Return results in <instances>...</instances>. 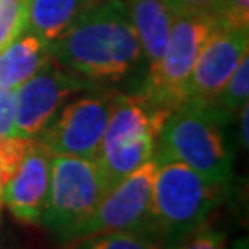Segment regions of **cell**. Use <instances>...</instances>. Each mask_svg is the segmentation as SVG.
Listing matches in <instances>:
<instances>
[{
	"instance_id": "1",
	"label": "cell",
	"mask_w": 249,
	"mask_h": 249,
	"mask_svg": "<svg viewBox=\"0 0 249 249\" xmlns=\"http://www.w3.org/2000/svg\"><path fill=\"white\" fill-rule=\"evenodd\" d=\"M141 53L125 0H100L52 41L53 59L89 81H118Z\"/></svg>"
},
{
	"instance_id": "2",
	"label": "cell",
	"mask_w": 249,
	"mask_h": 249,
	"mask_svg": "<svg viewBox=\"0 0 249 249\" xmlns=\"http://www.w3.org/2000/svg\"><path fill=\"white\" fill-rule=\"evenodd\" d=\"M225 187L214 185L178 160H157L151 192L148 238L159 249H174L222 203Z\"/></svg>"
},
{
	"instance_id": "3",
	"label": "cell",
	"mask_w": 249,
	"mask_h": 249,
	"mask_svg": "<svg viewBox=\"0 0 249 249\" xmlns=\"http://www.w3.org/2000/svg\"><path fill=\"white\" fill-rule=\"evenodd\" d=\"M225 118L227 115L218 107L185 102L164 120L155 139L153 159L183 162L207 181L227 187L234 155L220 127Z\"/></svg>"
},
{
	"instance_id": "4",
	"label": "cell",
	"mask_w": 249,
	"mask_h": 249,
	"mask_svg": "<svg viewBox=\"0 0 249 249\" xmlns=\"http://www.w3.org/2000/svg\"><path fill=\"white\" fill-rule=\"evenodd\" d=\"M220 26L214 17L176 15L168 45L157 63L150 65L137 98L151 113L170 115L188 98V83L207 39Z\"/></svg>"
},
{
	"instance_id": "5",
	"label": "cell",
	"mask_w": 249,
	"mask_h": 249,
	"mask_svg": "<svg viewBox=\"0 0 249 249\" xmlns=\"http://www.w3.org/2000/svg\"><path fill=\"white\" fill-rule=\"evenodd\" d=\"M168 116L151 113L137 96L115 94L96 164L106 194L153 159L155 139Z\"/></svg>"
},
{
	"instance_id": "6",
	"label": "cell",
	"mask_w": 249,
	"mask_h": 249,
	"mask_svg": "<svg viewBox=\"0 0 249 249\" xmlns=\"http://www.w3.org/2000/svg\"><path fill=\"white\" fill-rule=\"evenodd\" d=\"M155 174L157 160L150 159L111 188L85 218L72 223L55 238L65 244L85 234L104 231H135L148 236Z\"/></svg>"
},
{
	"instance_id": "7",
	"label": "cell",
	"mask_w": 249,
	"mask_h": 249,
	"mask_svg": "<svg viewBox=\"0 0 249 249\" xmlns=\"http://www.w3.org/2000/svg\"><path fill=\"white\" fill-rule=\"evenodd\" d=\"M106 196L96 160L52 155L50 185L41 223L55 236L80 222Z\"/></svg>"
},
{
	"instance_id": "8",
	"label": "cell",
	"mask_w": 249,
	"mask_h": 249,
	"mask_svg": "<svg viewBox=\"0 0 249 249\" xmlns=\"http://www.w3.org/2000/svg\"><path fill=\"white\" fill-rule=\"evenodd\" d=\"M113 100V92H102L67 104L57 109L43 131L37 135V142L43 144L52 155L96 160Z\"/></svg>"
},
{
	"instance_id": "9",
	"label": "cell",
	"mask_w": 249,
	"mask_h": 249,
	"mask_svg": "<svg viewBox=\"0 0 249 249\" xmlns=\"http://www.w3.org/2000/svg\"><path fill=\"white\" fill-rule=\"evenodd\" d=\"M92 81L50 59L41 71L15 89V131L20 139H36L65 100L90 89Z\"/></svg>"
},
{
	"instance_id": "10",
	"label": "cell",
	"mask_w": 249,
	"mask_h": 249,
	"mask_svg": "<svg viewBox=\"0 0 249 249\" xmlns=\"http://www.w3.org/2000/svg\"><path fill=\"white\" fill-rule=\"evenodd\" d=\"M248 28L218 26L203 45L188 83L187 102L213 106L231 74L248 55Z\"/></svg>"
},
{
	"instance_id": "11",
	"label": "cell",
	"mask_w": 249,
	"mask_h": 249,
	"mask_svg": "<svg viewBox=\"0 0 249 249\" xmlns=\"http://www.w3.org/2000/svg\"><path fill=\"white\" fill-rule=\"evenodd\" d=\"M50 166L52 153L36 139H30L17 170L4 188V205L17 222L41 223L50 185Z\"/></svg>"
},
{
	"instance_id": "12",
	"label": "cell",
	"mask_w": 249,
	"mask_h": 249,
	"mask_svg": "<svg viewBox=\"0 0 249 249\" xmlns=\"http://www.w3.org/2000/svg\"><path fill=\"white\" fill-rule=\"evenodd\" d=\"M129 20L139 39L141 50L150 65L157 63L168 45L176 13L166 0H125Z\"/></svg>"
},
{
	"instance_id": "13",
	"label": "cell",
	"mask_w": 249,
	"mask_h": 249,
	"mask_svg": "<svg viewBox=\"0 0 249 249\" xmlns=\"http://www.w3.org/2000/svg\"><path fill=\"white\" fill-rule=\"evenodd\" d=\"M52 57V41L28 32L20 34L0 50V85L17 89Z\"/></svg>"
},
{
	"instance_id": "14",
	"label": "cell",
	"mask_w": 249,
	"mask_h": 249,
	"mask_svg": "<svg viewBox=\"0 0 249 249\" xmlns=\"http://www.w3.org/2000/svg\"><path fill=\"white\" fill-rule=\"evenodd\" d=\"M100 0H28L24 32L55 41Z\"/></svg>"
},
{
	"instance_id": "15",
	"label": "cell",
	"mask_w": 249,
	"mask_h": 249,
	"mask_svg": "<svg viewBox=\"0 0 249 249\" xmlns=\"http://www.w3.org/2000/svg\"><path fill=\"white\" fill-rule=\"evenodd\" d=\"M67 249H159L146 234L135 231H104L65 242Z\"/></svg>"
},
{
	"instance_id": "16",
	"label": "cell",
	"mask_w": 249,
	"mask_h": 249,
	"mask_svg": "<svg viewBox=\"0 0 249 249\" xmlns=\"http://www.w3.org/2000/svg\"><path fill=\"white\" fill-rule=\"evenodd\" d=\"M249 96V57L246 55L236 67V71L231 74L229 81L225 83L220 96L216 98L213 106L218 107L222 113L229 116L231 113L240 111L244 104H248Z\"/></svg>"
},
{
	"instance_id": "17",
	"label": "cell",
	"mask_w": 249,
	"mask_h": 249,
	"mask_svg": "<svg viewBox=\"0 0 249 249\" xmlns=\"http://www.w3.org/2000/svg\"><path fill=\"white\" fill-rule=\"evenodd\" d=\"M28 0H0V50L24 34Z\"/></svg>"
},
{
	"instance_id": "18",
	"label": "cell",
	"mask_w": 249,
	"mask_h": 249,
	"mask_svg": "<svg viewBox=\"0 0 249 249\" xmlns=\"http://www.w3.org/2000/svg\"><path fill=\"white\" fill-rule=\"evenodd\" d=\"M28 139L13 137V139H0V214L4 207V188L13 172L17 170L18 162L24 155Z\"/></svg>"
},
{
	"instance_id": "19",
	"label": "cell",
	"mask_w": 249,
	"mask_h": 249,
	"mask_svg": "<svg viewBox=\"0 0 249 249\" xmlns=\"http://www.w3.org/2000/svg\"><path fill=\"white\" fill-rule=\"evenodd\" d=\"M225 246H227L225 231L203 223L188 236H185L174 249H225Z\"/></svg>"
},
{
	"instance_id": "20",
	"label": "cell",
	"mask_w": 249,
	"mask_h": 249,
	"mask_svg": "<svg viewBox=\"0 0 249 249\" xmlns=\"http://www.w3.org/2000/svg\"><path fill=\"white\" fill-rule=\"evenodd\" d=\"M176 15H205L218 20L225 0H166Z\"/></svg>"
},
{
	"instance_id": "21",
	"label": "cell",
	"mask_w": 249,
	"mask_h": 249,
	"mask_svg": "<svg viewBox=\"0 0 249 249\" xmlns=\"http://www.w3.org/2000/svg\"><path fill=\"white\" fill-rule=\"evenodd\" d=\"M15 131V89L0 85V139H13Z\"/></svg>"
},
{
	"instance_id": "22",
	"label": "cell",
	"mask_w": 249,
	"mask_h": 249,
	"mask_svg": "<svg viewBox=\"0 0 249 249\" xmlns=\"http://www.w3.org/2000/svg\"><path fill=\"white\" fill-rule=\"evenodd\" d=\"M218 24L227 28L249 26V0H225Z\"/></svg>"
},
{
	"instance_id": "23",
	"label": "cell",
	"mask_w": 249,
	"mask_h": 249,
	"mask_svg": "<svg viewBox=\"0 0 249 249\" xmlns=\"http://www.w3.org/2000/svg\"><path fill=\"white\" fill-rule=\"evenodd\" d=\"M240 144L244 150H248L249 146V131H248V124H249V106L244 104L240 107Z\"/></svg>"
},
{
	"instance_id": "24",
	"label": "cell",
	"mask_w": 249,
	"mask_h": 249,
	"mask_svg": "<svg viewBox=\"0 0 249 249\" xmlns=\"http://www.w3.org/2000/svg\"><path fill=\"white\" fill-rule=\"evenodd\" d=\"M229 249H249L248 238L244 236V238H238V240H234V242H232V246Z\"/></svg>"
}]
</instances>
